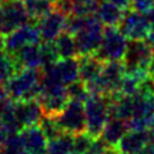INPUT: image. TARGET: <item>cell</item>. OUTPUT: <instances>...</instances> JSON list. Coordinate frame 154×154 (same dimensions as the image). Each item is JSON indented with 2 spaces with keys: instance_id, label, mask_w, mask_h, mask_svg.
I'll return each mask as SVG.
<instances>
[{
  "instance_id": "cell-13",
  "label": "cell",
  "mask_w": 154,
  "mask_h": 154,
  "mask_svg": "<svg viewBox=\"0 0 154 154\" xmlns=\"http://www.w3.org/2000/svg\"><path fill=\"white\" fill-rule=\"evenodd\" d=\"M19 134L24 141L27 154H46L48 140L38 125L26 126Z\"/></svg>"
},
{
  "instance_id": "cell-20",
  "label": "cell",
  "mask_w": 154,
  "mask_h": 154,
  "mask_svg": "<svg viewBox=\"0 0 154 154\" xmlns=\"http://www.w3.org/2000/svg\"><path fill=\"white\" fill-rule=\"evenodd\" d=\"M20 69L22 68L18 64L14 54L7 51L5 48H0V78L7 82L13 75L17 74Z\"/></svg>"
},
{
  "instance_id": "cell-14",
  "label": "cell",
  "mask_w": 154,
  "mask_h": 154,
  "mask_svg": "<svg viewBox=\"0 0 154 154\" xmlns=\"http://www.w3.org/2000/svg\"><path fill=\"white\" fill-rule=\"evenodd\" d=\"M79 80L84 84H89L97 80L102 73L104 63L96 55H84L79 56Z\"/></svg>"
},
{
  "instance_id": "cell-10",
  "label": "cell",
  "mask_w": 154,
  "mask_h": 154,
  "mask_svg": "<svg viewBox=\"0 0 154 154\" xmlns=\"http://www.w3.org/2000/svg\"><path fill=\"white\" fill-rule=\"evenodd\" d=\"M66 17L68 15L60 12L59 9L52 8L43 17L37 19L36 23L40 31L41 42H52L56 40V37L64 32Z\"/></svg>"
},
{
  "instance_id": "cell-22",
  "label": "cell",
  "mask_w": 154,
  "mask_h": 154,
  "mask_svg": "<svg viewBox=\"0 0 154 154\" xmlns=\"http://www.w3.org/2000/svg\"><path fill=\"white\" fill-rule=\"evenodd\" d=\"M31 19L37 20L54 8L50 0H22Z\"/></svg>"
},
{
  "instance_id": "cell-25",
  "label": "cell",
  "mask_w": 154,
  "mask_h": 154,
  "mask_svg": "<svg viewBox=\"0 0 154 154\" xmlns=\"http://www.w3.org/2000/svg\"><path fill=\"white\" fill-rule=\"evenodd\" d=\"M66 89H68V94L70 100L78 101L82 103H84L91 96V93L87 89V85L82 80H76L74 83L66 85Z\"/></svg>"
},
{
  "instance_id": "cell-19",
  "label": "cell",
  "mask_w": 154,
  "mask_h": 154,
  "mask_svg": "<svg viewBox=\"0 0 154 154\" xmlns=\"http://www.w3.org/2000/svg\"><path fill=\"white\" fill-rule=\"evenodd\" d=\"M55 48L57 51V55L60 59H68V57H79L78 47H76V42L73 35L68 33V32H63L60 33L56 40L54 41Z\"/></svg>"
},
{
  "instance_id": "cell-33",
  "label": "cell",
  "mask_w": 154,
  "mask_h": 154,
  "mask_svg": "<svg viewBox=\"0 0 154 154\" xmlns=\"http://www.w3.org/2000/svg\"><path fill=\"white\" fill-rule=\"evenodd\" d=\"M74 4H80V3H88V2H91V0H71Z\"/></svg>"
},
{
  "instance_id": "cell-15",
  "label": "cell",
  "mask_w": 154,
  "mask_h": 154,
  "mask_svg": "<svg viewBox=\"0 0 154 154\" xmlns=\"http://www.w3.org/2000/svg\"><path fill=\"white\" fill-rule=\"evenodd\" d=\"M14 56L17 59L20 68H42V48L40 43H28L23 47H20L17 52H14Z\"/></svg>"
},
{
  "instance_id": "cell-30",
  "label": "cell",
  "mask_w": 154,
  "mask_h": 154,
  "mask_svg": "<svg viewBox=\"0 0 154 154\" xmlns=\"http://www.w3.org/2000/svg\"><path fill=\"white\" fill-rule=\"evenodd\" d=\"M145 41L148 42V45H149V46L152 47V50H153V52H154V28L149 32V35L146 36Z\"/></svg>"
},
{
  "instance_id": "cell-29",
  "label": "cell",
  "mask_w": 154,
  "mask_h": 154,
  "mask_svg": "<svg viewBox=\"0 0 154 154\" xmlns=\"http://www.w3.org/2000/svg\"><path fill=\"white\" fill-rule=\"evenodd\" d=\"M7 137H8V133L5 131V129L3 126L0 125V150L3 149V145H4L5 140H7Z\"/></svg>"
},
{
  "instance_id": "cell-12",
  "label": "cell",
  "mask_w": 154,
  "mask_h": 154,
  "mask_svg": "<svg viewBox=\"0 0 154 154\" xmlns=\"http://www.w3.org/2000/svg\"><path fill=\"white\" fill-rule=\"evenodd\" d=\"M150 141V131L145 130H129L115 146L120 154H137L146 143Z\"/></svg>"
},
{
  "instance_id": "cell-5",
  "label": "cell",
  "mask_w": 154,
  "mask_h": 154,
  "mask_svg": "<svg viewBox=\"0 0 154 154\" xmlns=\"http://www.w3.org/2000/svg\"><path fill=\"white\" fill-rule=\"evenodd\" d=\"M31 17L27 13L22 0H2L0 2V36L5 37L20 26L28 23Z\"/></svg>"
},
{
  "instance_id": "cell-37",
  "label": "cell",
  "mask_w": 154,
  "mask_h": 154,
  "mask_svg": "<svg viewBox=\"0 0 154 154\" xmlns=\"http://www.w3.org/2000/svg\"><path fill=\"white\" fill-rule=\"evenodd\" d=\"M153 92H154V89H153Z\"/></svg>"
},
{
  "instance_id": "cell-28",
  "label": "cell",
  "mask_w": 154,
  "mask_h": 154,
  "mask_svg": "<svg viewBox=\"0 0 154 154\" xmlns=\"http://www.w3.org/2000/svg\"><path fill=\"white\" fill-rule=\"evenodd\" d=\"M107 2L115 4L116 7H119L120 9H122L124 12L131 9V0H107Z\"/></svg>"
},
{
  "instance_id": "cell-16",
  "label": "cell",
  "mask_w": 154,
  "mask_h": 154,
  "mask_svg": "<svg viewBox=\"0 0 154 154\" xmlns=\"http://www.w3.org/2000/svg\"><path fill=\"white\" fill-rule=\"evenodd\" d=\"M129 130L130 129H129L128 121L117 119V117H109L107 120L106 125H104L100 137L106 143V144L115 148L119 143V140L128 133Z\"/></svg>"
},
{
  "instance_id": "cell-2",
  "label": "cell",
  "mask_w": 154,
  "mask_h": 154,
  "mask_svg": "<svg viewBox=\"0 0 154 154\" xmlns=\"http://www.w3.org/2000/svg\"><path fill=\"white\" fill-rule=\"evenodd\" d=\"M109 103L111 96L106 94H91L84 102L87 133L93 139L101 136V133L109 119Z\"/></svg>"
},
{
  "instance_id": "cell-3",
  "label": "cell",
  "mask_w": 154,
  "mask_h": 154,
  "mask_svg": "<svg viewBox=\"0 0 154 154\" xmlns=\"http://www.w3.org/2000/svg\"><path fill=\"white\" fill-rule=\"evenodd\" d=\"M153 55L152 47L145 40H129L122 59L125 71L148 76V66Z\"/></svg>"
},
{
  "instance_id": "cell-11",
  "label": "cell",
  "mask_w": 154,
  "mask_h": 154,
  "mask_svg": "<svg viewBox=\"0 0 154 154\" xmlns=\"http://www.w3.org/2000/svg\"><path fill=\"white\" fill-rule=\"evenodd\" d=\"M14 116L22 126L38 125L41 117L43 116L41 104L37 100H27V101H15L14 106Z\"/></svg>"
},
{
  "instance_id": "cell-26",
  "label": "cell",
  "mask_w": 154,
  "mask_h": 154,
  "mask_svg": "<svg viewBox=\"0 0 154 154\" xmlns=\"http://www.w3.org/2000/svg\"><path fill=\"white\" fill-rule=\"evenodd\" d=\"M93 140L94 139H93L87 131H83V133L73 135V152L87 153L88 150H89Z\"/></svg>"
},
{
  "instance_id": "cell-23",
  "label": "cell",
  "mask_w": 154,
  "mask_h": 154,
  "mask_svg": "<svg viewBox=\"0 0 154 154\" xmlns=\"http://www.w3.org/2000/svg\"><path fill=\"white\" fill-rule=\"evenodd\" d=\"M2 153L3 154H27L24 141L19 133L8 135L7 140H5L3 145Z\"/></svg>"
},
{
  "instance_id": "cell-24",
  "label": "cell",
  "mask_w": 154,
  "mask_h": 154,
  "mask_svg": "<svg viewBox=\"0 0 154 154\" xmlns=\"http://www.w3.org/2000/svg\"><path fill=\"white\" fill-rule=\"evenodd\" d=\"M38 126H40L41 130L43 131V134H45V136L47 137V140H51L54 137L59 136L61 133H64L57 124L56 117H54V116L43 115L40 120V122H38Z\"/></svg>"
},
{
  "instance_id": "cell-1",
  "label": "cell",
  "mask_w": 154,
  "mask_h": 154,
  "mask_svg": "<svg viewBox=\"0 0 154 154\" xmlns=\"http://www.w3.org/2000/svg\"><path fill=\"white\" fill-rule=\"evenodd\" d=\"M7 92L14 101L37 100L41 93V69L22 68L7 80Z\"/></svg>"
},
{
  "instance_id": "cell-9",
  "label": "cell",
  "mask_w": 154,
  "mask_h": 154,
  "mask_svg": "<svg viewBox=\"0 0 154 154\" xmlns=\"http://www.w3.org/2000/svg\"><path fill=\"white\" fill-rule=\"evenodd\" d=\"M41 36L36 20H29L28 23L20 26L12 33L4 37V48L9 52H17L20 47L28 43H40Z\"/></svg>"
},
{
  "instance_id": "cell-4",
  "label": "cell",
  "mask_w": 154,
  "mask_h": 154,
  "mask_svg": "<svg viewBox=\"0 0 154 154\" xmlns=\"http://www.w3.org/2000/svg\"><path fill=\"white\" fill-rule=\"evenodd\" d=\"M126 46H128V38L121 33L117 27L106 26V28L103 29L100 47L93 55H96L103 63L120 61L124 59Z\"/></svg>"
},
{
  "instance_id": "cell-18",
  "label": "cell",
  "mask_w": 154,
  "mask_h": 154,
  "mask_svg": "<svg viewBox=\"0 0 154 154\" xmlns=\"http://www.w3.org/2000/svg\"><path fill=\"white\" fill-rule=\"evenodd\" d=\"M124 10L116 7L115 4L107 2V0H103V2H100L96 15L102 22L103 26L117 27L124 17Z\"/></svg>"
},
{
  "instance_id": "cell-35",
  "label": "cell",
  "mask_w": 154,
  "mask_h": 154,
  "mask_svg": "<svg viewBox=\"0 0 154 154\" xmlns=\"http://www.w3.org/2000/svg\"><path fill=\"white\" fill-rule=\"evenodd\" d=\"M50 2H51V4H52V5H55L57 2H60V0H50Z\"/></svg>"
},
{
  "instance_id": "cell-21",
  "label": "cell",
  "mask_w": 154,
  "mask_h": 154,
  "mask_svg": "<svg viewBox=\"0 0 154 154\" xmlns=\"http://www.w3.org/2000/svg\"><path fill=\"white\" fill-rule=\"evenodd\" d=\"M73 152V135L61 133L59 136L47 141L46 154H70Z\"/></svg>"
},
{
  "instance_id": "cell-17",
  "label": "cell",
  "mask_w": 154,
  "mask_h": 154,
  "mask_svg": "<svg viewBox=\"0 0 154 154\" xmlns=\"http://www.w3.org/2000/svg\"><path fill=\"white\" fill-rule=\"evenodd\" d=\"M54 70L57 78L65 85H69L74 82L79 80V59L78 57H68L59 59L56 63L52 64Z\"/></svg>"
},
{
  "instance_id": "cell-7",
  "label": "cell",
  "mask_w": 154,
  "mask_h": 154,
  "mask_svg": "<svg viewBox=\"0 0 154 154\" xmlns=\"http://www.w3.org/2000/svg\"><path fill=\"white\" fill-rule=\"evenodd\" d=\"M56 121L64 133L75 135L85 131L87 122H85L84 103L74 100H69L66 106L56 116Z\"/></svg>"
},
{
  "instance_id": "cell-27",
  "label": "cell",
  "mask_w": 154,
  "mask_h": 154,
  "mask_svg": "<svg viewBox=\"0 0 154 154\" xmlns=\"http://www.w3.org/2000/svg\"><path fill=\"white\" fill-rule=\"evenodd\" d=\"M154 7V0H131V9L146 14Z\"/></svg>"
},
{
  "instance_id": "cell-32",
  "label": "cell",
  "mask_w": 154,
  "mask_h": 154,
  "mask_svg": "<svg viewBox=\"0 0 154 154\" xmlns=\"http://www.w3.org/2000/svg\"><path fill=\"white\" fill-rule=\"evenodd\" d=\"M146 15H148V19H149V22H150V24H152V27L154 28V7L149 10V12L146 13Z\"/></svg>"
},
{
  "instance_id": "cell-38",
  "label": "cell",
  "mask_w": 154,
  "mask_h": 154,
  "mask_svg": "<svg viewBox=\"0 0 154 154\" xmlns=\"http://www.w3.org/2000/svg\"><path fill=\"white\" fill-rule=\"evenodd\" d=\"M0 2H2V0H0Z\"/></svg>"
},
{
  "instance_id": "cell-8",
  "label": "cell",
  "mask_w": 154,
  "mask_h": 154,
  "mask_svg": "<svg viewBox=\"0 0 154 154\" xmlns=\"http://www.w3.org/2000/svg\"><path fill=\"white\" fill-rule=\"evenodd\" d=\"M117 28L128 40H145L153 27L146 14L129 9L124 13Z\"/></svg>"
},
{
  "instance_id": "cell-34",
  "label": "cell",
  "mask_w": 154,
  "mask_h": 154,
  "mask_svg": "<svg viewBox=\"0 0 154 154\" xmlns=\"http://www.w3.org/2000/svg\"><path fill=\"white\" fill-rule=\"evenodd\" d=\"M108 154H120V153H119L116 149H115V148H112V149H111V152H109Z\"/></svg>"
},
{
  "instance_id": "cell-31",
  "label": "cell",
  "mask_w": 154,
  "mask_h": 154,
  "mask_svg": "<svg viewBox=\"0 0 154 154\" xmlns=\"http://www.w3.org/2000/svg\"><path fill=\"white\" fill-rule=\"evenodd\" d=\"M148 75L154 80V55H153V57L149 63V66H148Z\"/></svg>"
},
{
  "instance_id": "cell-36",
  "label": "cell",
  "mask_w": 154,
  "mask_h": 154,
  "mask_svg": "<svg viewBox=\"0 0 154 154\" xmlns=\"http://www.w3.org/2000/svg\"><path fill=\"white\" fill-rule=\"evenodd\" d=\"M70 154H85V153H78V152H71Z\"/></svg>"
},
{
  "instance_id": "cell-6",
  "label": "cell",
  "mask_w": 154,
  "mask_h": 154,
  "mask_svg": "<svg viewBox=\"0 0 154 154\" xmlns=\"http://www.w3.org/2000/svg\"><path fill=\"white\" fill-rule=\"evenodd\" d=\"M103 24L96 14L88 15L85 24L79 32L74 35L79 56L93 55L100 47L103 36Z\"/></svg>"
}]
</instances>
